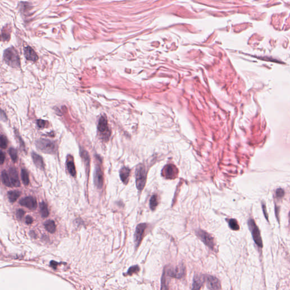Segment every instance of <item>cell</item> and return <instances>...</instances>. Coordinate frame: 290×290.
<instances>
[{
  "instance_id": "1",
  "label": "cell",
  "mask_w": 290,
  "mask_h": 290,
  "mask_svg": "<svg viewBox=\"0 0 290 290\" xmlns=\"http://www.w3.org/2000/svg\"><path fill=\"white\" fill-rule=\"evenodd\" d=\"M4 59L5 62L12 68H18L20 67V59L18 53L14 48H7L4 52Z\"/></svg>"
},
{
  "instance_id": "2",
  "label": "cell",
  "mask_w": 290,
  "mask_h": 290,
  "mask_svg": "<svg viewBox=\"0 0 290 290\" xmlns=\"http://www.w3.org/2000/svg\"><path fill=\"white\" fill-rule=\"evenodd\" d=\"M136 186L140 191L143 190L146 181V172L143 164H139L136 170Z\"/></svg>"
},
{
  "instance_id": "3",
  "label": "cell",
  "mask_w": 290,
  "mask_h": 290,
  "mask_svg": "<svg viewBox=\"0 0 290 290\" xmlns=\"http://www.w3.org/2000/svg\"><path fill=\"white\" fill-rule=\"evenodd\" d=\"M248 227L249 228L250 231L251 232L252 236L253 237L254 242L257 244V246L260 248L263 247V242L261 238V233L260 230L257 227L255 222L253 219H250L248 222Z\"/></svg>"
},
{
  "instance_id": "4",
  "label": "cell",
  "mask_w": 290,
  "mask_h": 290,
  "mask_svg": "<svg viewBox=\"0 0 290 290\" xmlns=\"http://www.w3.org/2000/svg\"><path fill=\"white\" fill-rule=\"evenodd\" d=\"M36 145L39 150L44 153L53 154L55 152V144L50 140L40 139L37 141Z\"/></svg>"
},
{
  "instance_id": "5",
  "label": "cell",
  "mask_w": 290,
  "mask_h": 290,
  "mask_svg": "<svg viewBox=\"0 0 290 290\" xmlns=\"http://www.w3.org/2000/svg\"><path fill=\"white\" fill-rule=\"evenodd\" d=\"M166 272L167 275L169 276L176 279H181L185 275L186 269L184 264H181L174 268H169Z\"/></svg>"
},
{
  "instance_id": "6",
  "label": "cell",
  "mask_w": 290,
  "mask_h": 290,
  "mask_svg": "<svg viewBox=\"0 0 290 290\" xmlns=\"http://www.w3.org/2000/svg\"><path fill=\"white\" fill-rule=\"evenodd\" d=\"M197 235L206 246H208L211 249H214L215 244L214 239L211 235L203 230H198L197 232Z\"/></svg>"
},
{
  "instance_id": "7",
  "label": "cell",
  "mask_w": 290,
  "mask_h": 290,
  "mask_svg": "<svg viewBox=\"0 0 290 290\" xmlns=\"http://www.w3.org/2000/svg\"><path fill=\"white\" fill-rule=\"evenodd\" d=\"M147 226V224L146 223H141L137 226L134 234V243L136 248L140 246Z\"/></svg>"
},
{
  "instance_id": "8",
  "label": "cell",
  "mask_w": 290,
  "mask_h": 290,
  "mask_svg": "<svg viewBox=\"0 0 290 290\" xmlns=\"http://www.w3.org/2000/svg\"><path fill=\"white\" fill-rule=\"evenodd\" d=\"M162 173V175L167 179H174L177 176L179 171L175 165L168 164L164 167Z\"/></svg>"
},
{
  "instance_id": "9",
  "label": "cell",
  "mask_w": 290,
  "mask_h": 290,
  "mask_svg": "<svg viewBox=\"0 0 290 290\" xmlns=\"http://www.w3.org/2000/svg\"><path fill=\"white\" fill-rule=\"evenodd\" d=\"M207 287L210 290H220L221 284L219 280L213 276H209L206 277Z\"/></svg>"
},
{
  "instance_id": "10",
  "label": "cell",
  "mask_w": 290,
  "mask_h": 290,
  "mask_svg": "<svg viewBox=\"0 0 290 290\" xmlns=\"http://www.w3.org/2000/svg\"><path fill=\"white\" fill-rule=\"evenodd\" d=\"M19 203L30 210H35L37 207V199L31 196L23 198L19 201Z\"/></svg>"
},
{
  "instance_id": "11",
  "label": "cell",
  "mask_w": 290,
  "mask_h": 290,
  "mask_svg": "<svg viewBox=\"0 0 290 290\" xmlns=\"http://www.w3.org/2000/svg\"><path fill=\"white\" fill-rule=\"evenodd\" d=\"M205 277L201 274L195 275L191 290H200L202 285L205 282Z\"/></svg>"
},
{
  "instance_id": "12",
  "label": "cell",
  "mask_w": 290,
  "mask_h": 290,
  "mask_svg": "<svg viewBox=\"0 0 290 290\" xmlns=\"http://www.w3.org/2000/svg\"><path fill=\"white\" fill-rule=\"evenodd\" d=\"M94 182L97 187L99 189L102 188L103 185V173L102 172L100 167L99 166H97L96 168L95 176H94Z\"/></svg>"
},
{
  "instance_id": "13",
  "label": "cell",
  "mask_w": 290,
  "mask_h": 290,
  "mask_svg": "<svg viewBox=\"0 0 290 290\" xmlns=\"http://www.w3.org/2000/svg\"><path fill=\"white\" fill-rule=\"evenodd\" d=\"M9 177L11 181V185L15 187H18L20 186V181L19 180L18 175L17 171L14 168H10L9 171Z\"/></svg>"
},
{
  "instance_id": "14",
  "label": "cell",
  "mask_w": 290,
  "mask_h": 290,
  "mask_svg": "<svg viewBox=\"0 0 290 290\" xmlns=\"http://www.w3.org/2000/svg\"><path fill=\"white\" fill-rule=\"evenodd\" d=\"M24 54L27 60L32 61H37L38 59V56L37 55V53L35 52L33 49L30 47H26L24 49Z\"/></svg>"
},
{
  "instance_id": "15",
  "label": "cell",
  "mask_w": 290,
  "mask_h": 290,
  "mask_svg": "<svg viewBox=\"0 0 290 290\" xmlns=\"http://www.w3.org/2000/svg\"><path fill=\"white\" fill-rule=\"evenodd\" d=\"M130 170L128 167H123L120 169V176L121 180L124 184H126L128 183L129 177L130 176Z\"/></svg>"
},
{
  "instance_id": "16",
  "label": "cell",
  "mask_w": 290,
  "mask_h": 290,
  "mask_svg": "<svg viewBox=\"0 0 290 290\" xmlns=\"http://www.w3.org/2000/svg\"><path fill=\"white\" fill-rule=\"evenodd\" d=\"M32 158L33 159V163L38 168L40 169H44V164L43 158L39 155L35 153H32Z\"/></svg>"
},
{
  "instance_id": "17",
  "label": "cell",
  "mask_w": 290,
  "mask_h": 290,
  "mask_svg": "<svg viewBox=\"0 0 290 290\" xmlns=\"http://www.w3.org/2000/svg\"><path fill=\"white\" fill-rule=\"evenodd\" d=\"M98 129L100 133L106 132L108 130V123L106 119L104 117L102 116L99 119Z\"/></svg>"
},
{
  "instance_id": "18",
  "label": "cell",
  "mask_w": 290,
  "mask_h": 290,
  "mask_svg": "<svg viewBox=\"0 0 290 290\" xmlns=\"http://www.w3.org/2000/svg\"><path fill=\"white\" fill-rule=\"evenodd\" d=\"M21 193L18 191H11L7 193V197L10 202H14L20 197Z\"/></svg>"
},
{
  "instance_id": "19",
  "label": "cell",
  "mask_w": 290,
  "mask_h": 290,
  "mask_svg": "<svg viewBox=\"0 0 290 290\" xmlns=\"http://www.w3.org/2000/svg\"><path fill=\"white\" fill-rule=\"evenodd\" d=\"M44 226L46 230L51 234H53L56 231V224L53 220L47 221L44 224Z\"/></svg>"
},
{
  "instance_id": "20",
  "label": "cell",
  "mask_w": 290,
  "mask_h": 290,
  "mask_svg": "<svg viewBox=\"0 0 290 290\" xmlns=\"http://www.w3.org/2000/svg\"><path fill=\"white\" fill-rule=\"evenodd\" d=\"M1 178L3 184L7 187H11V183L9 174L6 171H3L1 173Z\"/></svg>"
},
{
  "instance_id": "21",
  "label": "cell",
  "mask_w": 290,
  "mask_h": 290,
  "mask_svg": "<svg viewBox=\"0 0 290 290\" xmlns=\"http://www.w3.org/2000/svg\"><path fill=\"white\" fill-rule=\"evenodd\" d=\"M66 165H67V168L69 171V172L72 176H75L76 175V170H75V165L73 160H69L66 163Z\"/></svg>"
},
{
  "instance_id": "22",
  "label": "cell",
  "mask_w": 290,
  "mask_h": 290,
  "mask_svg": "<svg viewBox=\"0 0 290 290\" xmlns=\"http://www.w3.org/2000/svg\"><path fill=\"white\" fill-rule=\"evenodd\" d=\"M40 209H41V216L44 218L48 217L49 215V211H48V207L45 203H44V202L41 203Z\"/></svg>"
},
{
  "instance_id": "23",
  "label": "cell",
  "mask_w": 290,
  "mask_h": 290,
  "mask_svg": "<svg viewBox=\"0 0 290 290\" xmlns=\"http://www.w3.org/2000/svg\"><path fill=\"white\" fill-rule=\"evenodd\" d=\"M158 197L156 195H152L150 200V207L152 210H154L158 206Z\"/></svg>"
},
{
  "instance_id": "24",
  "label": "cell",
  "mask_w": 290,
  "mask_h": 290,
  "mask_svg": "<svg viewBox=\"0 0 290 290\" xmlns=\"http://www.w3.org/2000/svg\"><path fill=\"white\" fill-rule=\"evenodd\" d=\"M228 224L230 228L234 231H238L240 229L238 223L235 219H231L228 220Z\"/></svg>"
},
{
  "instance_id": "25",
  "label": "cell",
  "mask_w": 290,
  "mask_h": 290,
  "mask_svg": "<svg viewBox=\"0 0 290 290\" xmlns=\"http://www.w3.org/2000/svg\"><path fill=\"white\" fill-rule=\"evenodd\" d=\"M21 177L23 184L25 185H28L29 184V177L28 173L25 169H22L21 171Z\"/></svg>"
},
{
  "instance_id": "26",
  "label": "cell",
  "mask_w": 290,
  "mask_h": 290,
  "mask_svg": "<svg viewBox=\"0 0 290 290\" xmlns=\"http://www.w3.org/2000/svg\"><path fill=\"white\" fill-rule=\"evenodd\" d=\"M160 290H168V286L167 283V280L166 279V273L165 270L163 274L162 278V283H161V289Z\"/></svg>"
},
{
  "instance_id": "27",
  "label": "cell",
  "mask_w": 290,
  "mask_h": 290,
  "mask_svg": "<svg viewBox=\"0 0 290 290\" xmlns=\"http://www.w3.org/2000/svg\"><path fill=\"white\" fill-rule=\"evenodd\" d=\"M9 153L11 157L12 160L14 162H16L18 160V155H17V151L13 148H11L9 150Z\"/></svg>"
},
{
  "instance_id": "28",
  "label": "cell",
  "mask_w": 290,
  "mask_h": 290,
  "mask_svg": "<svg viewBox=\"0 0 290 290\" xmlns=\"http://www.w3.org/2000/svg\"><path fill=\"white\" fill-rule=\"evenodd\" d=\"M140 271V268L138 266H133L129 269L128 271L127 272V274L129 276H132L133 274L137 273Z\"/></svg>"
},
{
  "instance_id": "29",
  "label": "cell",
  "mask_w": 290,
  "mask_h": 290,
  "mask_svg": "<svg viewBox=\"0 0 290 290\" xmlns=\"http://www.w3.org/2000/svg\"><path fill=\"white\" fill-rule=\"evenodd\" d=\"M0 142H1L0 146L2 149H6L7 147V140L5 136H3V135L1 136Z\"/></svg>"
},
{
  "instance_id": "30",
  "label": "cell",
  "mask_w": 290,
  "mask_h": 290,
  "mask_svg": "<svg viewBox=\"0 0 290 290\" xmlns=\"http://www.w3.org/2000/svg\"><path fill=\"white\" fill-rule=\"evenodd\" d=\"M284 195V191L283 189L279 188L276 191V195L277 198H282Z\"/></svg>"
},
{
  "instance_id": "31",
  "label": "cell",
  "mask_w": 290,
  "mask_h": 290,
  "mask_svg": "<svg viewBox=\"0 0 290 290\" xmlns=\"http://www.w3.org/2000/svg\"><path fill=\"white\" fill-rule=\"evenodd\" d=\"M25 214V212L22 209H19L17 211V214H16V215H17V218L19 220H21L22 219L23 215Z\"/></svg>"
},
{
  "instance_id": "32",
  "label": "cell",
  "mask_w": 290,
  "mask_h": 290,
  "mask_svg": "<svg viewBox=\"0 0 290 290\" xmlns=\"http://www.w3.org/2000/svg\"><path fill=\"white\" fill-rule=\"evenodd\" d=\"M2 38L4 39V41H8L10 39V34L7 33V31H2Z\"/></svg>"
},
{
  "instance_id": "33",
  "label": "cell",
  "mask_w": 290,
  "mask_h": 290,
  "mask_svg": "<svg viewBox=\"0 0 290 290\" xmlns=\"http://www.w3.org/2000/svg\"><path fill=\"white\" fill-rule=\"evenodd\" d=\"M37 124L39 128H43L45 126V121L43 120H39L37 121Z\"/></svg>"
},
{
  "instance_id": "34",
  "label": "cell",
  "mask_w": 290,
  "mask_h": 290,
  "mask_svg": "<svg viewBox=\"0 0 290 290\" xmlns=\"http://www.w3.org/2000/svg\"><path fill=\"white\" fill-rule=\"evenodd\" d=\"M262 209H263V212H264V214L265 217L266 218V219L267 220H268V213H266V208L265 204L262 203Z\"/></svg>"
},
{
  "instance_id": "35",
  "label": "cell",
  "mask_w": 290,
  "mask_h": 290,
  "mask_svg": "<svg viewBox=\"0 0 290 290\" xmlns=\"http://www.w3.org/2000/svg\"><path fill=\"white\" fill-rule=\"evenodd\" d=\"M5 159V154L3 153V151H1V153H0V160H1V164H2L4 163Z\"/></svg>"
},
{
  "instance_id": "36",
  "label": "cell",
  "mask_w": 290,
  "mask_h": 290,
  "mask_svg": "<svg viewBox=\"0 0 290 290\" xmlns=\"http://www.w3.org/2000/svg\"><path fill=\"white\" fill-rule=\"evenodd\" d=\"M26 222L27 224H31L33 223V218L29 216H27L26 218Z\"/></svg>"
},
{
  "instance_id": "37",
  "label": "cell",
  "mask_w": 290,
  "mask_h": 290,
  "mask_svg": "<svg viewBox=\"0 0 290 290\" xmlns=\"http://www.w3.org/2000/svg\"></svg>"
}]
</instances>
